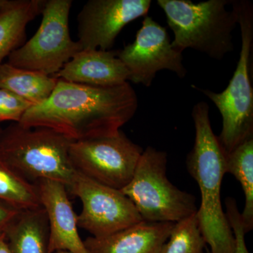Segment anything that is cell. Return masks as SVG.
Segmentation results:
<instances>
[{
	"instance_id": "cell-1",
	"label": "cell",
	"mask_w": 253,
	"mask_h": 253,
	"mask_svg": "<svg viewBox=\"0 0 253 253\" xmlns=\"http://www.w3.org/2000/svg\"><path fill=\"white\" fill-rule=\"evenodd\" d=\"M138 98L128 82L96 86L58 78L49 98L31 106L19 123L26 127H47L73 141L113 135L134 116Z\"/></svg>"
},
{
	"instance_id": "cell-2",
	"label": "cell",
	"mask_w": 253,
	"mask_h": 253,
	"mask_svg": "<svg viewBox=\"0 0 253 253\" xmlns=\"http://www.w3.org/2000/svg\"><path fill=\"white\" fill-rule=\"evenodd\" d=\"M192 118L196 135L186 166L201 192V206L196 212L200 230L211 246L209 253H234L235 240L221 202L226 154L213 132L207 103L195 104Z\"/></svg>"
},
{
	"instance_id": "cell-3",
	"label": "cell",
	"mask_w": 253,
	"mask_h": 253,
	"mask_svg": "<svg viewBox=\"0 0 253 253\" xmlns=\"http://www.w3.org/2000/svg\"><path fill=\"white\" fill-rule=\"evenodd\" d=\"M72 141L49 128L14 123L0 132V158L31 184L48 179L68 189L76 174L69 157Z\"/></svg>"
},
{
	"instance_id": "cell-4",
	"label": "cell",
	"mask_w": 253,
	"mask_h": 253,
	"mask_svg": "<svg viewBox=\"0 0 253 253\" xmlns=\"http://www.w3.org/2000/svg\"><path fill=\"white\" fill-rule=\"evenodd\" d=\"M231 2L229 0L157 1L174 33V49L181 52L194 49L218 61L234 50L232 33L238 25V16L234 7L226 9Z\"/></svg>"
},
{
	"instance_id": "cell-5",
	"label": "cell",
	"mask_w": 253,
	"mask_h": 253,
	"mask_svg": "<svg viewBox=\"0 0 253 253\" xmlns=\"http://www.w3.org/2000/svg\"><path fill=\"white\" fill-rule=\"evenodd\" d=\"M241 28V48L235 72L221 92L193 87L206 95L219 110L222 129L217 136L225 154H229L245 141L253 139V89L251 61L253 44V7L246 0L231 2Z\"/></svg>"
},
{
	"instance_id": "cell-6",
	"label": "cell",
	"mask_w": 253,
	"mask_h": 253,
	"mask_svg": "<svg viewBox=\"0 0 253 253\" xmlns=\"http://www.w3.org/2000/svg\"><path fill=\"white\" fill-rule=\"evenodd\" d=\"M167 163L166 152L148 146L131 181L121 190L144 221L176 223L197 212L196 197L168 179Z\"/></svg>"
},
{
	"instance_id": "cell-7",
	"label": "cell",
	"mask_w": 253,
	"mask_h": 253,
	"mask_svg": "<svg viewBox=\"0 0 253 253\" xmlns=\"http://www.w3.org/2000/svg\"><path fill=\"white\" fill-rule=\"evenodd\" d=\"M71 0L44 1L41 26L33 38L8 56L11 66L54 76L83 49L69 30Z\"/></svg>"
},
{
	"instance_id": "cell-8",
	"label": "cell",
	"mask_w": 253,
	"mask_h": 253,
	"mask_svg": "<svg viewBox=\"0 0 253 253\" xmlns=\"http://www.w3.org/2000/svg\"><path fill=\"white\" fill-rule=\"evenodd\" d=\"M143 151L120 130L113 135L72 141L69 157L76 172L121 191L131 181Z\"/></svg>"
},
{
	"instance_id": "cell-9",
	"label": "cell",
	"mask_w": 253,
	"mask_h": 253,
	"mask_svg": "<svg viewBox=\"0 0 253 253\" xmlns=\"http://www.w3.org/2000/svg\"><path fill=\"white\" fill-rule=\"evenodd\" d=\"M68 194L83 204L78 228L94 238L111 235L143 221L130 200L120 190L91 180L76 172Z\"/></svg>"
},
{
	"instance_id": "cell-10",
	"label": "cell",
	"mask_w": 253,
	"mask_h": 253,
	"mask_svg": "<svg viewBox=\"0 0 253 253\" xmlns=\"http://www.w3.org/2000/svg\"><path fill=\"white\" fill-rule=\"evenodd\" d=\"M182 53L172 46L167 30L146 16L134 41L116 51V55L129 73L128 81L149 87L157 73L163 70L185 77L187 70Z\"/></svg>"
},
{
	"instance_id": "cell-11",
	"label": "cell",
	"mask_w": 253,
	"mask_h": 253,
	"mask_svg": "<svg viewBox=\"0 0 253 253\" xmlns=\"http://www.w3.org/2000/svg\"><path fill=\"white\" fill-rule=\"evenodd\" d=\"M151 0H89L78 16L83 49L109 51L128 23L146 16Z\"/></svg>"
},
{
	"instance_id": "cell-12",
	"label": "cell",
	"mask_w": 253,
	"mask_h": 253,
	"mask_svg": "<svg viewBox=\"0 0 253 253\" xmlns=\"http://www.w3.org/2000/svg\"><path fill=\"white\" fill-rule=\"evenodd\" d=\"M35 185L49 223L48 252L88 253L78 232L77 214L73 211L66 186L48 179L38 181Z\"/></svg>"
},
{
	"instance_id": "cell-13",
	"label": "cell",
	"mask_w": 253,
	"mask_h": 253,
	"mask_svg": "<svg viewBox=\"0 0 253 253\" xmlns=\"http://www.w3.org/2000/svg\"><path fill=\"white\" fill-rule=\"evenodd\" d=\"M54 76L77 84L113 86L126 83L129 73L116 51L82 49Z\"/></svg>"
},
{
	"instance_id": "cell-14",
	"label": "cell",
	"mask_w": 253,
	"mask_h": 253,
	"mask_svg": "<svg viewBox=\"0 0 253 253\" xmlns=\"http://www.w3.org/2000/svg\"><path fill=\"white\" fill-rule=\"evenodd\" d=\"M174 223L141 221L102 238L84 241L88 253H159Z\"/></svg>"
},
{
	"instance_id": "cell-15",
	"label": "cell",
	"mask_w": 253,
	"mask_h": 253,
	"mask_svg": "<svg viewBox=\"0 0 253 253\" xmlns=\"http://www.w3.org/2000/svg\"><path fill=\"white\" fill-rule=\"evenodd\" d=\"M4 233L11 253H49V223L42 206L18 213Z\"/></svg>"
},
{
	"instance_id": "cell-16",
	"label": "cell",
	"mask_w": 253,
	"mask_h": 253,
	"mask_svg": "<svg viewBox=\"0 0 253 253\" xmlns=\"http://www.w3.org/2000/svg\"><path fill=\"white\" fill-rule=\"evenodd\" d=\"M44 3L42 0H14L0 14V65L12 51L22 46L27 25L41 14Z\"/></svg>"
},
{
	"instance_id": "cell-17",
	"label": "cell",
	"mask_w": 253,
	"mask_h": 253,
	"mask_svg": "<svg viewBox=\"0 0 253 253\" xmlns=\"http://www.w3.org/2000/svg\"><path fill=\"white\" fill-rule=\"evenodd\" d=\"M57 82L56 76L15 67L8 63L0 65V87L11 91L33 106L47 99Z\"/></svg>"
},
{
	"instance_id": "cell-18",
	"label": "cell",
	"mask_w": 253,
	"mask_h": 253,
	"mask_svg": "<svg viewBox=\"0 0 253 253\" xmlns=\"http://www.w3.org/2000/svg\"><path fill=\"white\" fill-rule=\"evenodd\" d=\"M226 173L235 176L245 196L241 219L246 233L253 228V139L245 141L226 155Z\"/></svg>"
},
{
	"instance_id": "cell-19",
	"label": "cell",
	"mask_w": 253,
	"mask_h": 253,
	"mask_svg": "<svg viewBox=\"0 0 253 253\" xmlns=\"http://www.w3.org/2000/svg\"><path fill=\"white\" fill-rule=\"evenodd\" d=\"M0 205L19 212L41 207L36 186L25 180L1 158Z\"/></svg>"
},
{
	"instance_id": "cell-20",
	"label": "cell",
	"mask_w": 253,
	"mask_h": 253,
	"mask_svg": "<svg viewBox=\"0 0 253 253\" xmlns=\"http://www.w3.org/2000/svg\"><path fill=\"white\" fill-rule=\"evenodd\" d=\"M196 213L174 223L159 253H204L206 246Z\"/></svg>"
},
{
	"instance_id": "cell-21",
	"label": "cell",
	"mask_w": 253,
	"mask_h": 253,
	"mask_svg": "<svg viewBox=\"0 0 253 253\" xmlns=\"http://www.w3.org/2000/svg\"><path fill=\"white\" fill-rule=\"evenodd\" d=\"M33 105L7 89L0 87V123H18Z\"/></svg>"
},
{
	"instance_id": "cell-22",
	"label": "cell",
	"mask_w": 253,
	"mask_h": 253,
	"mask_svg": "<svg viewBox=\"0 0 253 253\" xmlns=\"http://www.w3.org/2000/svg\"><path fill=\"white\" fill-rule=\"evenodd\" d=\"M225 204L226 217L229 221L235 240L234 253H250L245 241V235L246 233L243 225L241 213L238 209L235 199L228 198L226 199Z\"/></svg>"
},
{
	"instance_id": "cell-23",
	"label": "cell",
	"mask_w": 253,
	"mask_h": 253,
	"mask_svg": "<svg viewBox=\"0 0 253 253\" xmlns=\"http://www.w3.org/2000/svg\"><path fill=\"white\" fill-rule=\"evenodd\" d=\"M19 212V211L0 205V234L6 231Z\"/></svg>"
},
{
	"instance_id": "cell-24",
	"label": "cell",
	"mask_w": 253,
	"mask_h": 253,
	"mask_svg": "<svg viewBox=\"0 0 253 253\" xmlns=\"http://www.w3.org/2000/svg\"><path fill=\"white\" fill-rule=\"evenodd\" d=\"M0 253H11L4 232L0 234Z\"/></svg>"
},
{
	"instance_id": "cell-25",
	"label": "cell",
	"mask_w": 253,
	"mask_h": 253,
	"mask_svg": "<svg viewBox=\"0 0 253 253\" xmlns=\"http://www.w3.org/2000/svg\"><path fill=\"white\" fill-rule=\"evenodd\" d=\"M14 2V0H0V14L4 12Z\"/></svg>"
},
{
	"instance_id": "cell-26",
	"label": "cell",
	"mask_w": 253,
	"mask_h": 253,
	"mask_svg": "<svg viewBox=\"0 0 253 253\" xmlns=\"http://www.w3.org/2000/svg\"><path fill=\"white\" fill-rule=\"evenodd\" d=\"M55 253H71L68 252V251H58V252H56Z\"/></svg>"
},
{
	"instance_id": "cell-27",
	"label": "cell",
	"mask_w": 253,
	"mask_h": 253,
	"mask_svg": "<svg viewBox=\"0 0 253 253\" xmlns=\"http://www.w3.org/2000/svg\"><path fill=\"white\" fill-rule=\"evenodd\" d=\"M1 128H0V132H1Z\"/></svg>"
}]
</instances>
